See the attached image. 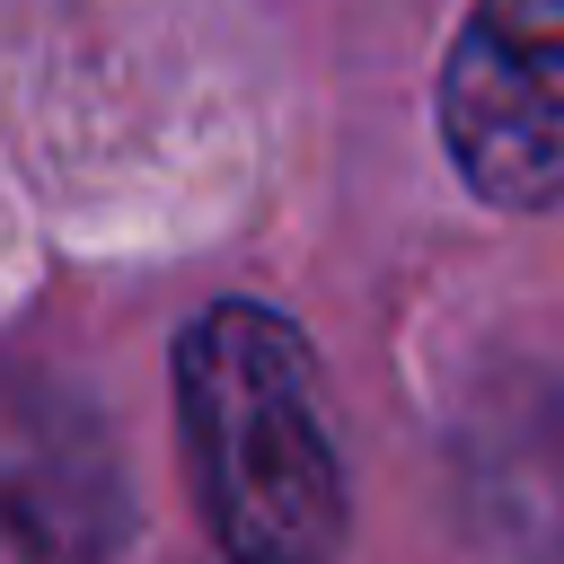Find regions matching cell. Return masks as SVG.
<instances>
[{"mask_svg": "<svg viewBox=\"0 0 564 564\" xmlns=\"http://www.w3.org/2000/svg\"><path fill=\"white\" fill-rule=\"evenodd\" d=\"M176 423L229 564H335L352 520L344 449L317 352L282 308L220 300L176 335Z\"/></svg>", "mask_w": 564, "mask_h": 564, "instance_id": "6da1fadb", "label": "cell"}, {"mask_svg": "<svg viewBox=\"0 0 564 564\" xmlns=\"http://www.w3.org/2000/svg\"><path fill=\"white\" fill-rule=\"evenodd\" d=\"M441 141L502 212H564V0H476L441 70Z\"/></svg>", "mask_w": 564, "mask_h": 564, "instance_id": "7a4b0ae2", "label": "cell"}, {"mask_svg": "<svg viewBox=\"0 0 564 564\" xmlns=\"http://www.w3.org/2000/svg\"><path fill=\"white\" fill-rule=\"evenodd\" d=\"M0 511L18 520L26 546L88 564L123 538V485H115V449H97L88 423H62L44 405L18 414V432L0 441Z\"/></svg>", "mask_w": 564, "mask_h": 564, "instance_id": "3957f363", "label": "cell"}]
</instances>
